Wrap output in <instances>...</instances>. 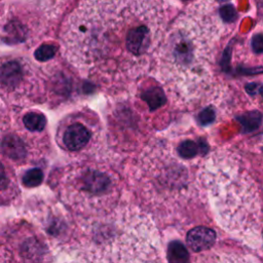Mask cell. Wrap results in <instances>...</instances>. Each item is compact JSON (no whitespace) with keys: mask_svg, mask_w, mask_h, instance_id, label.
I'll return each instance as SVG.
<instances>
[{"mask_svg":"<svg viewBox=\"0 0 263 263\" xmlns=\"http://www.w3.org/2000/svg\"><path fill=\"white\" fill-rule=\"evenodd\" d=\"M216 241V233L213 229L204 226H197L191 229L186 237V242L193 252H202L211 248Z\"/></svg>","mask_w":263,"mask_h":263,"instance_id":"cell-8","label":"cell"},{"mask_svg":"<svg viewBox=\"0 0 263 263\" xmlns=\"http://www.w3.org/2000/svg\"><path fill=\"white\" fill-rule=\"evenodd\" d=\"M24 126L31 132H41L46 126V119L42 113L29 112L23 119Z\"/></svg>","mask_w":263,"mask_h":263,"instance_id":"cell-13","label":"cell"},{"mask_svg":"<svg viewBox=\"0 0 263 263\" xmlns=\"http://www.w3.org/2000/svg\"><path fill=\"white\" fill-rule=\"evenodd\" d=\"M57 52V46L52 44H42L35 50V58L40 62H45L54 58Z\"/></svg>","mask_w":263,"mask_h":263,"instance_id":"cell-17","label":"cell"},{"mask_svg":"<svg viewBox=\"0 0 263 263\" xmlns=\"http://www.w3.org/2000/svg\"><path fill=\"white\" fill-rule=\"evenodd\" d=\"M164 34L155 0H81L66 22L63 48L85 76L128 82L148 70Z\"/></svg>","mask_w":263,"mask_h":263,"instance_id":"cell-1","label":"cell"},{"mask_svg":"<svg viewBox=\"0 0 263 263\" xmlns=\"http://www.w3.org/2000/svg\"><path fill=\"white\" fill-rule=\"evenodd\" d=\"M91 137V131L84 125L74 123L66 128L63 134V142L67 149L77 151L87 145Z\"/></svg>","mask_w":263,"mask_h":263,"instance_id":"cell-7","label":"cell"},{"mask_svg":"<svg viewBox=\"0 0 263 263\" xmlns=\"http://www.w3.org/2000/svg\"><path fill=\"white\" fill-rule=\"evenodd\" d=\"M215 111L213 108L211 107H207L204 109H202L198 116H197V120H198V123L202 126H207V125H210L212 124L214 121H215Z\"/></svg>","mask_w":263,"mask_h":263,"instance_id":"cell-18","label":"cell"},{"mask_svg":"<svg viewBox=\"0 0 263 263\" xmlns=\"http://www.w3.org/2000/svg\"><path fill=\"white\" fill-rule=\"evenodd\" d=\"M43 181V173L40 169L34 168L27 171L23 176V184L26 187L33 188L39 186Z\"/></svg>","mask_w":263,"mask_h":263,"instance_id":"cell-16","label":"cell"},{"mask_svg":"<svg viewBox=\"0 0 263 263\" xmlns=\"http://www.w3.org/2000/svg\"><path fill=\"white\" fill-rule=\"evenodd\" d=\"M142 99L147 103L148 107L151 110L162 107L166 101L164 91L161 87H157V86H153L146 90L142 94Z\"/></svg>","mask_w":263,"mask_h":263,"instance_id":"cell-12","label":"cell"},{"mask_svg":"<svg viewBox=\"0 0 263 263\" xmlns=\"http://www.w3.org/2000/svg\"><path fill=\"white\" fill-rule=\"evenodd\" d=\"M7 31L9 32V36L11 38H13V40L17 39L18 41L23 40L24 36H25V30L22 27V25L18 24V23H11L8 27H7Z\"/></svg>","mask_w":263,"mask_h":263,"instance_id":"cell-19","label":"cell"},{"mask_svg":"<svg viewBox=\"0 0 263 263\" xmlns=\"http://www.w3.org/2000/svg\"><path fill=\"white\" fill-rule=\"evenodd\" d=\"M203 179L220 226L259 249L262 228L260 185L243 157L232 151H217L204 166Z\"/></svg>","mask_w":263,"mask_h":263,"instance_id":"cell-3","label":"cell"},{"mask_svg":"<svg viewBox=\"0 0 263 263\" xmlns=\"http://www.w3.org/2000/svg\"><path fill=\"white\" fill-rule=\"evenodd\" d=\"M3 149L5 154L14 161H20L26 155V149L23 142L14 135L5 138L3 142Z\"/></svg>","mask_w":263,"mask_h":263,"instance_id":"cell-10","label":"cell"},{"mask_svg":"<svg viewBox=\"0 0 263 263\" xmlns=\"http://www.w3.org/2000/svg\"><path fill=\"white\" fill-rule=\"evenodd\" d=\"M141 162L138 179L142 183V192L151 203H174L189 189V171L166 144L145 151Z\"/></svg>","mask_w":263,"mask_h":263,"instance_id":"cell-5","label":"cell"},{"mask_svg":"<svg viewBox=\"0 0 263 263\" xmlns=\"http://www.w3.org/2000/svg\"><path fill=\"white\" fill-rule=\"evenodd\" d=\"M77 260L154 261L160 254L159 236L139 210L121 206L83 224L74 244Z\"/></svg>","mask_w":263,"mask_h":263,"instance_id":"cell-4","label":"cell"},{"mask_svg":"<svg viewBox=\"0 0 263 263\" xmlns=\"http://www.w3.org/2000/svg\"><path fill=\"white\" fill-rule=\"evenodd\" d=\"M68 179L67 199L77 208L104 211L105 206L114 198V178L98 168L87 166L74 169Z\"/></svg>","mask_w":263,"mask_h":263,"instance_id":"cell-6","label":"cell"},{"mask_svg":"<svg viewBox=\"0 0 263 263\" xmlns=\"http://www.w3.org/2000/svg\"><path fill=\"white\" fill-rule=\"evenodd\" d=\"M176 152L183 160L194 159L199 152H206V145L196 143L193 140H184L178 145Z\"/></svg>","mask_w":263,"mask_h":263,"instance_id":"cell-11","label":"cell"},{"mask_svg":"<svg viewBox=\"0 0 263 263\" xmlns=\"http://www.w3.org/2000/svg\"><path fill=\"white\" fill-rule=\"evenodd\" d=\"M252 45H253V49L255 50V52H257V54H261L262 49H263V42H262L261 34H257L253 37Z\"/></svg>","mask_w":263,"mask_h":263,"instance_id":"cell-22","label":"cell"},{"mask_svg":"<svg viewBox=\"0 0 263 263\" xmlns=\"http://www.w3.org/2000/svg\"><path fill=\"white\" fill-rule=\"evenodd\" d=\"M9 183H10V180L7 176L5 167L2 163H0V190L7 189L9 186Z\"/></svg>","mask_w":263,"mask_h":263,"instance_id":"cell-21","label":"cell"},{"mask_svg":"<svg viewBox=\"0 0 263 263\" xmlns=\"http://www.w3.org/2000/svg\"><path fill=\"white\" fill-rule=\"evenodd\" d=\"M23 76V67L19 62L8 60L0 64V86L14 90L20 85Z\"/></svg>","mask_w":263,"mask_h":263,"instance_id":"cell-9","label":"cell"},{"mask_svg":"<svg viewBox=\"0 0 263 263\" xmlns=\"http://www.w3.org/2000/svg\"><path fill=\"white\" fill-rule=\"evenodd\" d=\"M238 120L241 123L244 132H247V133H251L258 130L262 123L261 113L258 111L248 112L247 114L239 116Z\"/></svg>","mask_w":263,"mask_h":263,"instance_id":"cell-14","label":"cell"},{"mask_svg":"<svg viewBox=\"0 0 263 263\" xmlns=\"http://www.w3.org/2000/svg\"><path fill=\"white\" fill-rule=\"evenodd\" d=\"M189 259V254L186 248L177 241L172 242L168 248V260L170 262H186Z\"/></svg>","mask_w":263,"mask_h":263,"instance_id":"cell-15","label":"cell"},{"mask_svg":"<svg viewBox=\"0 0 263 263\" xmlns=\"http://www.w3.org/2000/svg\"><path fill=\"white\" fill-rule=\"evenodd\" d=\"M220 15H221V18L226 22L235 21L237 19V16H238L237 12H236V10L232 6L222 7V9L220 10Z\"/></svg>","mask_w":263,"mask_h":263,"instance_id":"cell-20","label":"cell"},{"mask_svg":"<svg viewBox=\"0 0 263 263\" xmlns=\"http://www.w3.org/2000/svg\"><path fill=\"white\" fill-rule=\"evenodd\" d=\"M222 26L206 3L185 11L165 32L153 60V73L171 96L187 103L211 85Z\"/></svg>","mask_w":263,"mask_h":263,"instance_id":"cell-2","label":"cell"}]
</instances>
